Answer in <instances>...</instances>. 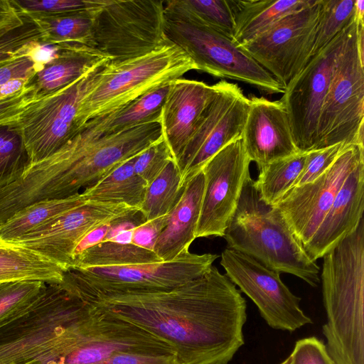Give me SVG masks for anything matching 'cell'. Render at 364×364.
Masks as SVG:
<instances>
[{"instance_id":"1","label":"cell","mask_w":364,"mask_h":364,"mask_svg":"<svg viewBox=\"0 0 364 364\" xmlns=\"http://www.w3.org/2000/svg\"><path fill=\"white\" fill-rule=\"evenodd\" d=\"M171 346L181 364H228L244 345L246 301L218 268L168 291L82 299Z\"/></svg>"},{"instance_id":"2","label":"cell","mask_w":364,"mask_h":364,"mask_svg":"<svg viewBox=\"0 0 364 364\" xmlns=\"http://www.w3.org/2000/svg\"><path fill=\"white\" fill-rule=\"evenodd\" d=\"M326 347L335 364H364V219L323 257Z\"/></svg>"},{"instance_id":"3","label":"cell","mask_w":364,"mask_h":364,"mask_svg":"<svg viewBox=\"0 0 364 364\" xmlns=\"http://www.w3.org/2000/svg\"><path fill=\"white\" fill-rule=\"evenodd\" d=\"M223 237L228 248L272 270L294 275L312 287L320 283L316 261L308 255L279 210L260 198L250 174Z\"/></svg>"},{"instance_id":"4","label":"cell","mask_w":364,"mask_h":364,"mask_svg":"<svg viewBox=\"0 0 364 364\" xmlns=\"http://www.w3.org/2000/svg\"><path fill=\"white\" fill-rule=\"evenodd\" d=\"M166 40L180 48L196 70L247 83L264 93L284 87L231 38L204 23L185 0L164 2Z\"/></svg>"},{"instance_id":"5","label":"cell","mask_w":364,"mask_h":364,"mask_svg":"<svg viewBox=\"0 0 364 364\" xmlns=\"http://www.w3.org/2000/svg\"><path fill=\"white\" fill-rule=\"evenodd\" d=\"M92 306L60 284H47L25 310L0 326V364H32L67 338Z\"/></svg>"},{"instance_id":"6","label":"cell","mask_w":364,"mask_h":364,"mask_svg":"<svg viewBox=\"0 0 364 364\" xmlns=\"http://www.w3.org/2000/svg\"><path fill=\"white\" fill-rule=\"evenodd\" d=\"M196 70L177 46L166 42L137 58L108 61L103 77L84 98L78 114L80 129L89 120L119 110L141 96Z\"/></svg>"},{"instance_id":"7","label":"cell","mask_w":364,"mask_h":364,"mask_svg":"<svg viewBox=\"0 0 364 364\" xmlns=\"http://www.w3.org/2000/svg\"><path fill=\"white\" fill-rule=\"evenodd\" d=\"M219 255L185 252L170 261L70 269L60 284L80 299L97 295L168 291L206 274Z\"/></svg>"},{"instance_id":"8","label":"cell","mask_w":364,"mask_h":364,"mask_svg":"<svg viewBox=\"0 0 364 364\" xmlns=\"http://www.w3.org/2000/svg\"><path fill=\"white\" fill-rule=\"evenodd\" d=\"M363 132L364 59L359 53L358 25L353 18L336 57L312 149L339 143L363 146Z\"/></svg>"},{"instance_id":"9","label":"cell","mask_w":364,"mask_h":364,"mask_svg":"<svg viewBox=\"0 0 364 364\" xmlns=\"http://www.w3.org/2000/svg\"><path fill=\"white\" fill-rule=\"evenodd\" d=\"M93 48L112 62L146 54L166 42L164 1L93 0Z\"/></svg>"},{"instance_id":"10","label":"cell","mask_w":364,"mask_h":364,"mask_svg":"<svg viewBox=\"0 0 364 364\" xmlns=\"http://www.w3.org/2000/svg\"><path fill=\"white\" fill-rule=\"evenodd\" d=\"M105 60L58 92L36 100L14 118L31 164L54 154L80 130L78 114L87 95L102 80Z\"/></svg>"},{"instance_id":"11","label":"cell","mask_w":364,"mask_h":364,"mask_svg":"<svg viewBox=\"0 0 364 364\" xmlns=\"http://www.w3.org/2000/svg\"><path fill=\"white\" fill-rule=\"evenodd\" d=\"M215 85L214 97L176 162L181 188L200 173L218 152L242 136L249 98L237 84L220 80Z\"/></svg>"},{"instance_id":"12","label":"cell","mask_w":364,"mask_h":364,"mask_svg":"<svg viewBox=\"0 0 364 364\" xmlns=\"http://www.w3.org/2000/svg\"><path fill=\"white\" fill-rule=\"evenodd\" d=\"M319 9L312 0L239 46L285 88L312 58Z\"/></svg>"},{"instance_id":"13","label":"cell","mask_w":364,"mask_h":364,"mask_svg":"<svg viewBox=\"0 0 364 364\" xmlns=\"http://www.w3.org/2000/svg\"><path fill=\"white\" fill-rule=\"evenodd\" d=\"M220 264L272 328L294 332L313 323L300 307L301 298L283 283L279 273L230 248L223 251Z\"/></svg>"},{"instance_id":"14","label":"cell","mask_w":364,"mask_h":364,"mask_svg":"<svg viewBox=\"0 0 364 364\" xmlns=\"http://www.w3.org/2000/svg\"><path fill=\"white\" fill-rule=\"evenodd\" d=\"M364 161V146L344 145L331 166L314 181L289 190L275 206L304 247L350 172Z\"/></svg>"},{"instance_id":"15","label":"cell","mask_w":364,"mask_h":364,"mask_svg":"<svg viewBox=\"0 0 364 364\" xmlns=\"http://www.w3.org/2000/svg\"><path fill=\"white\" fill-rule=\"evenodd\" d=\"M250 162L241 136L205 164L202 169L205 187L196 238L224 236L250 174Z\"/></svg>"},{"instance_id":"16","label":"cell","mask_w":364,"mask_h":364,"mask_svg":"<svg viewBox=\"0 0 364 364\" xmlns=\"http://www.w3.org/2000/svg\"><path fill=\"white\" fill-rule=\"evenodd\" d=\"M346 28L291 79L279 100L287 112L294 141L300 151H309L315 144L322 105Z\"/></svg>"},{"instance_id":"17","label":"cell","mask_w":364,"mask_h":364,"mask_svg":"<svg viewBox=\"0 0 364 364\" xmlns=\"http://www.w3.org/2000/svg\"><path fill=\"white\" fill-rule=\"evenodd\" d=\"M92 308L82 336L75 346L35 364H96L123 352L176 354L171 346L144 328Z\"/></svg>"},{"instance_id":"18","label":"cell","mask_w":364,"mask_h":364,"mask_svg":"<svg viewBox=\"0 0 364 364\" xmlns=\"http://www.w3.org/2000/svg\"><path fill=\"white\" fill-rule=\"evenodd\" d=\"M139 210L123 203L88 201L62 215L46 230L7 243L30 250L66 271L76 247L89 232Z\"/></svg>"},{"instance_id":"19","label":"cell","mask_w":364,"mask_h":364,"mask_svg":"<svg viewBox=\"0 0 364 364\" xmlns=\"http://www.w3.org/2000/svg\"><path fill=\"white\" fill-rule=\"evenodd\" d=\"M249 100L242 140L250 161L256 163L259 169L300 151L283 103L254 95Z\"/></svg>"},{"instance_id":"20","label":"cell","mask_w":364,"mask_h":364,"mask_svg":"<svg viewBox=\"0 0 364 364\" xmlns=\"http://www.w3.org/2000/svg\"><path fill=\"white\" fill-rule=\"evenodd\" d=\"M215 92V84L209 85L183 78L170 82L161 110L160 124L162 136L175 162Z\"/></svg>"},{"instance_id":"21","label":"cell","mask_w":364,"mask_h":364,"mask_svg":"<svg viewBox=\"0 0 364 364\" xmlns=\"http://www.w3.org/2000/svg\"><path fill=\"white\" fill-rule=\"evenodd\" d=\"M364 161L347 176L316 232L304 247L311 259L322 258L353 232L363 218Z\"/></svg>"},{"instance_id":"22","label":"cell","mask_w":364,"mask_h":364,"mask_svg":"<svg viewBox=\"0 0 364 364\" xmlns=\"http://www.w3.org/2000/svg\"><path fill=\"white\" fill-rule=\"evenodd\" d=\"M204 187L205 176L201 171L186 184L179 200L168 213L154 248L163 262L189 252L196 239Z\"/></svg>"},{"instance_id":"23","label":"cell","mask_w":364,"mask_h":364,"mask_svg":"<svg viewBox=\"0 0 364 364\" xmlns=\"http://www.w3.org/2000/svg\"><path fill=\"white\" fill-rule=\"evenodd\" d=\"M29 79L26 86L37 100L53 95L78 80L95 66L109 58L91 48L56 50Z\"/></svg>"},{"instance_id":"24","label":"cell","mask_w":364,"mask_h":364,"mask_svg":"<svg viewBox=\"0 0 364 364\" xmlns=\"http://www.w3.org/2000/svg\"><path fill=\"white\" fill-rule=\"evenodd\" d=\"M312 0H229L235 22L232 41L243 45L285 15L298 11Z\"/></svg>"},{"instance_id":"25","label":"cell","mask_w":364,"mask_h":364,"mask_svg":"<svg viewBox=\"0 0 364 364\" xmlns=\"http://www.w3.org/2000/svg\"><path fill=\"white\" fill-rule=\"evenodd\" d=\"M87 202L85 196L80 192L68 198L44 200L28 205L0 226V242H11L46 230L62 215Z\"/></svg>"},{"instance_id":"26","label":"cell","mask_w":364,"mask_h":364,"mask_svg":"<svg viewBox=\"0 0 364 364\" xmlns=\"http://www.w3.org/2000/svg\"><path fill=\"white\" fill-rule=\"evenodd\" d=\"M92 4L93 0L91 6L87 9L60 14H28L43 31V45L53 46L56 50L94 49L92 37Z\"/></svg>"},{"instance_id":"27","label":"cell","mask_w":364,"mask_h":364,"mask_svg":"<svg viewBox=\"0 0 364 364\" xmlns=\"http://www.w3.org/2000/svg\"><path fill=\"white\" fill-rule=\"evenodd\" d=\"M134 156L82 191L88 201L123 203L140 210L147 184L134 171Z\"/></svg>"},{"instance_id":"28","label":"cell","mask_w":364,"mask_h":364,"mask_svg":"<svg viewBox=\"0 0 364 364\" xmlns=\"http://www.w3.org/2000/svg\"><path fill=\"white\" fill-rule=\"evenodd\" d=\"M65 270L34 252L0 242V283L37 280L60 284Z\"/></svg>"},{"instance_id":"29","label":"cell","mask_w":364,"mask_h":364,"mask_svg":"<svg viewBox=\"0 0 364 364\" xmlns=\"http://www.w3.org/2000/svg\"><path fill=\"white\" fill-rule=\"evenodd\" d=\"M160 262L163 261L152 250L132 243L107 240L75 256L70 269L131 266Z\"/></svg>"},{"instance_id":"30","label":"cell","mask_w":364,"mask_h":364,"mask_svg":"<svg viewBox=\"0 0 364 364\" xmlns=\"http://www.w3.org/2000/svg\"><path fill=\"white\" fill-rule=\"evenodd\" d=\"M307 151L274 161L259 168L255 187L260 198L267 205H275L292 187L304 166Z\"/></svg>"},{"instance_id":"31","label":"cell","mask_w":364,"mask_h":364,"mask_svg":"<svg viewBox=\"0 0 364 364\" xmlns=\"http://www.w3.org/2000/svg\"><path fill=\"white\" fill-rule=\"evenodd\" d=\"M43 36L36 21L21 11L14 19L0 26V66L39 50Z\"/></svg>"},{"instance_id":"32","label":"cell","mask_w":364,"mask_h":364,"mask_svg":"<svg viewBox=\"0 0 364 364\" xmlns=\"http://www.w3.org/2000/svg\"><path fill=\"white\" fill-rule=\"evenodd\" d=\"M177 165L171 161L160 174L147 186L140 208L146 222L168 214L179 200L183 188Z\"/></svg>"},{"instance_id":"33","label":"cell","mask_w":364,"mask_h":364,"mask_svg":"<svg viewBox=\"0 0 364 364\" xmlns=\"http://www.w3.org/2000/svg\"><path fill=\"white\" fill-rule=\"evenodd\" d=\"M31 165L22 132L15 119L0 123V188L21 177Z\"/></svg>"},{"instance_id":"34","label":"cell","mask_w":364,"mask_h":364,"mask_svg":"<svg viewBox=\"0 0 364 364\" xmlns=\"http://www.w3.org/2000/svg\"><path fill=\"white\" fill-rule=\"evenodd\" d=\"M169 84L141 96L124 108L114 112L109 124L108 133H116L151 121L160 120L161 107Z\"/></svg>"},{"instance_id":"35","label":"cell","mask_w":364,"mask_h":364,"mask_svg":"<svg viewBox=\"0 0 364 364\" xmlns=\"http://www.w3.org/2000/svg\"><path fill=\"white\" fill-rule=\"evenodd\" d=\"M355 0H320L312 57L353 20Z\"/></svg>"},{"instance_id":"36","label":"cell","mask_w":364,"mask_h":364,"mask_svg":"<svg viewBox=\"0 0 364 364\" xmlns=\"http://www.w3.org/2000/svg\"><path fill=\"white\" fill-rule=\"evenodd\" d=\"M46 286V282L37 280L0 283V326L30 306Z\"/></svg>"},{"instance_id":"37","label":"cell","mask_w":364,"mask_h":364,"mask_svg":"<svg viewBox=\"0 0 364 364\" xmlns=\"http://www.w3.org/2000/svg\"><path fill=\"white\" fill-rule=\"evenodd\" d=\"M41 64L36 53H31L1 65L0 100L24 89Z\"/></svg>"},{"instance_id":"38","label":"cell","mask_w":364,"mask_h":364,"mask_svg":"<svg viewBox=\"0 0 364 364\" xmlns=\"http://www.w3.org/2000/svg\"><path fill=\"white\" fill-rule=\"evenodd\" d=\"M206 24L232 40L235 22L229 0H185Z\"/></svg>"},{"instance_id":"39","label":"cell","mask_w":364,"mask_h":364,"mask_svg":"<svg viewBox=\"0 0 364 364\" xmlns=\"http://www.w3.org/2000/svg\"><path fill=\"white\" fill-rule=\"evenodd\" d=\"M171 161V151L161 136L134 159V169L149 186Z\"/></svg>"},{"instance_id":"40","label":"cell","mask_w":364,"mask_h":364,"mask_svg":"<svg viewBox=\"0 0 364 364\" xmlns=\"http://www.w3.org/2000/svg\"><path fill=\"white\" fill-rule=\"evenodd\" d=\"M343 146L339 143L307 151L302 171L291 188L309 183L321 176L334 162Z\"/></svg>"},{"instance_id":"41","label":"cell","mask_w":364,"mask_h":364,"mask_svg":"<svg viewBox=\"0 0 364 364\" xmlns=\"http://www.w3.org/2000/svg\"><path fill=\"white\" fill-rule=\"evenodd\" d=\"M22 11L29 14L55 15L90 7L92 0H13Z\"/></svg>"},{"instance_id":"42","label":"cell","mask_w":364,"mask_h":364,"mask_svg":"<svg viewBox=\"0 0 364 364\" xmlns=\"http://www.w3.org/2000/svg\"><path fill=\"white\" fill-rule=\"evenodd\" d=\"M289 356L291 364H335L325 343L315 336L298 340Z\"/></svg>"},{"instance_id":"43","label":"cell","mask_w":364,"mask_h":364,"mask_svg":"<svg viewBox=\"0 0 364 364\" xmlns=\"http://www.w3.org/2000/svg\"><path fill=\"white\" fill-rule=\"evenodd\" d=\"M96 364H181L176 354L123 352Z\"/></svg>"},{"instance_id":"44","label":"cell","mask_w":364,"mask_h":364,"mask_svg":"<svg viewBox=\"0 0 364 364\" xmlns=\"http://www.w3.org/2000/svg\"><path fill=\"white\" fill-rule=\"evenodd\" d=\"M36 100L33 89L28 87L0 100V123L14 119Z\"/></svg>"},{"instance_id":"45","label":"cell","mask_w":364,"mask_h":364,"mask_svg":"<svg viewBox=\"0 0 364 364\" xmlns=\"http://www.w3.org/2000/svg\"><path fill=\"white\" fill-rule=\"evenodd\" d=\"M168 215L137 226L134 230L132 243L154 251L156 241L166 224Z\"/></svg>"},{"instance_id":"46","label":"cell","mask_w":364,"mask_h":364,"mask_svg":"<svg viewBox=\"0 0 364 364\" xmlns=\"http://www.w3.org/2000/svg\"><path fill=\"white\" fill-rule=\"evenodd\" d=\"M113 222V221H112ZM112 222L106 223L89 232L76 247L73 259L85 250L107 240ZM73 261V260H72Z\"/></svg>"},{"instance_id":"47","label":"cell","mask_w":364,"mask_h":364,"mask_svg":"<svg viewBox=\"0 0 364 364\" xmlns=\"http://www.w3.org/2000/svg\"><path fill=\"white\" fill-rule=\"evenodd\" d=\"M20 11L13 0H0V26L14 19Z\"/></svg>"},{"instance_id":"48","label":"cell","mask_w":364,"mask_h":364,"mask_svg":"<svg viewBox=\"0 0 364 364\" xmlns=\"http://www.w3.org/2000/svg\"><path fill=\"white\" fill-rule=\"evenodd\" d=\"M364 1L355 0L354 20L357 24L364 23Z\"/></svg>"},{"instance_id":"49","label":"cell","mask_w":364,"mask_h":364,"mask_svg":"<svg viewBox=\"0 0 364 364\" xmlns=\"http://www.w3.org/2000/svg\"><path fill=\"white\" fill-rule=\"evenodd\" d=\"M279 364H291V358L290 356L287 357L284 360H283Z\"/></svg>"}]
</instances>
